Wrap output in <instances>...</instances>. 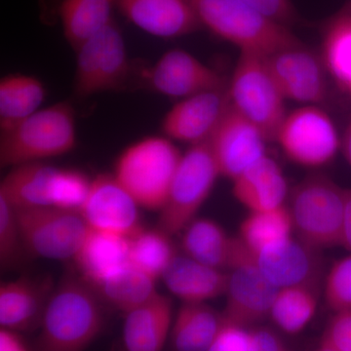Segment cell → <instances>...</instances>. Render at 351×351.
Returning a JSON list of instances; mask_svg holds the SVG:
<instances>
[{
    "instance_id": "60d3db41",
    "label": "cell",
    "mask_w": 351,
    "mask_h": 351,
    "mask_svg": "<svg viewBox=\"0 0 351 351\" xmlns=\"http://www.w3.org/2000/svg\"><path fill=\"white\" fill-rule=\"evenodd\" d=\"M0 351H29L17 332L0 330Z\"/></svg>"
},
{
    "instance_id": "ffe728a7",
    "label": "cell",
    "mask_w": 351,
    "mask_h": 351,
    "mask_svg": "<svg viewBox=\"0 0 351 351\" xmlns=\"http://www.w3.org/2000/svg\"><path fill=\"white\" fill-rule=\"evenodd\" d=\"M173 302L157 294L149 302L125 313L123 339L125 351H162L173 323Z\"/></svg>"
},
{
    "instance_id": "f1b7e54d",
    "label": "cell",
    "mask_w": 351,
    "mask_h": 351,
    "mask_svg": "<svg viewBox=\"0 0 351 351\" xmlns=\"http://www.w3.org/2000/svg\"><path fill=\"white\" fill-rule=\"evenodd\" d=\"M322 61L335 82L351 96V1L323 29Z\"/></svg>"
},
{
    "instance_id": "30bf717a",
    "label": "cell",
    "mask_w": 351,
    "mask_h": 351,
    "mask_svg": "<svg viewBox=\"0 0 351 351\" xmlns=\"http://www.w3.org/2000/svg\"><path fill=\"white\" fill-rule=\"evenodd\" d=\"M230 270L223 320L250 328L269 318L279 289L260 271L254 262L253 253L239 237H235Z\"/></svg>"
},
{
    "instance_id": "3957f363",
    "label": "cell",
    "mask_w": 351,
    "mask_h": 351,
    "mask_svg": "<svg viewBox=\"0 0 351 351\" xmlns=\"http://www.w3.org/2000/svg\"><path fill=\"white\" fill-rule=\"evenodd\" d=\"M202 27L239 48L269 56L302 43L287 25L242 0H189Z\"/></svg>"
},
{
    "instance_id": "836d02e7",
    "label": "cell",
    "mask_w": 351,
    "mask_h": 351,
    "mask_svg": "<svg viewBox=\"0 0 351 351\" xmlns=\"http://www.w3.org/2000/svg\"><path fill=\"white\" fill-rule=\"evenodd\" d=\"M92 180L82 171L57 168L51 184V207L80 212L86 200Z\"/></svg>"
},
{
    "instance_id": "4316f807",
    "label": "cell",
    "mask_w": 351,
    "mask_h": 351,
    "mask_svg": "<svg viewBox=\"0 0 351 351\" xmlns=\"http://www.w3.org/2000/svg\"><path fill=\"white\" fill-rule=\"evenodd\" d=\"M117 0H63L59 15L64 38L75 49L112 22Z\"/></svg>"
},
{
    "instance_id": "7c38bea8",
    "label": "cell",
    "mask_w": 351,
    "mask_h": 351,
    "mask_svg": "<svg viewBox=\"0 0 351 351\" xmlns=\"http://www.w3.org/2000/svg\"><path fill=\"white\" fill-rule=\"evenodd\" d=\"M138 204L114 176L99 175L80 213L92 230L130 239L141 226Z\"/></svg>"
},
{
    "instance_id": "9c48e42d",
    "label": "cell",
    "mask_w": 351,
    "mask_h": 351,
    "mask_svg": "<svg viewBox=\"0 0 351 351\" xmlns=\"http://www.w3.org/2000/svg\"><path fill=\"white\" fill-rule=\"evenodd\" d=\"M274 141L289 160L306 168L327 165L339 147L334 122L324 110L313 105L287 113Z\"/></svg>"
},
{
    "instance_id": "f6af8a7d",
    "label": "cell",
    "mask_w": 351,
    "mask_h": 351,
    "mask_svg": "<svg viewBox=\"0 0 351 351\" xmlns=\"http://www.w3.org/2000/svg\"><path fill=\"white\" fill-rule=\"evenodd\" d=\"M285 351H289V350H287V348H286V350H285Z\"/></svg>"
},
{
    "instance_id": "d6a6232c",
    "label": "cell",
    "mask_w": 351,
    "mask_h": 351,
    "mask_svg": "<svg viewBox=\"0 0 351 351\" xmlns=\"http://www.w3.org/2000/svg\"><path fill=\"white\" fill-rule=\"evenodd\" d=\"M170 235L159 230L143 228L129 240V263L154 279L162 277L177 255Z\"/></svg>"
},
{
    "instance_id": "5b68a950",
    "label": "cell",
    "mask_w": 351,
    "mask_h": 351,
    "mask_svg": "<svg viewBox=\"0 0 351 351\" xmlns=\"http://www.w3.org/2000/svg\"><path fill=\"white\" fill-rule=\"evenodd\" d=\"M182 156L170 138H145L122 152L113 176L138 206L160 211Z\"/></svg>"
},
{
    "instance_id": "e575fe53",
    "label": "cell",
    "mask_w": 351,
    "mask_h": 351,
    "mask_svg": "<svg viewBox=\"0 0 351 351\" xmlns=\"http://www.w3.org/2000/svg\"><path fill=\"white\" fill-rule=\"evenodd\" d=\"M324 299L332 313L351 311V253L337 261L328 272Z\"/></svg>"
},
{
    "instance_id": "f546056e",
    "label": "cell",
    "mask_w": 351,
    "mask_h": 351,
    "mask_svg": "<svg viewBox=\"0 0 351 351\" xmlns=\"http://www.w3.org/2000/svg\"><path fill=\"white\" fill-rule=\"evenodd\" d=\"M46 94L45 86L36 76H4L0 82V130L40 110Z\"/></svg>"
},
{
    "instance_id": "d590c367",
    "label": "cell",
    "mask_w": 351,
    "mask_h": 351,
    "mask_svg": "<svg viewBox=\"0 0 351 351\" xmlns=\"http://www.w3.org/2000/svg\"><path fill=\"white\" fill-rule=\"evenodd\" d=\"M24 248L17 212L0 195V263L2 269L13 267Z\"/></svg>"
},
{
    "instance_id": "8992f818",
    "label": "cell",
    "mask_w": 351,
    "mask_h": 351,
    "mask_svg": "<svg viewBox=\"0 0 351 351\" xmlns=\"http://www.w3.org/2000/svg\"><path fill=\"white\" fill-rule=\"evenodd\" d=\"M230 103L263 132L267 141L276 140L285 119V97L279 89L267 56L240 51L228 87Z\"/></svg>"
},
{
    "instance_id": "e0dca14e",
    "label": "cell",
    "mask_w": 351,
    "mask_h": 351,
    "mask_svg": "<svg viewBox=\"0 0 351 351\" xmlns=\"http://www.w3.org/2000/svg\"><path fill=\"white\" fill-rule=\"evenodd\" d=\"M117 7L129 22L156 38H180L202 27L189 0H117Z\"/></svg>"
},
{
    "instance_id": "ac0fdd59",
    "label": "cell",
    "mask_w": 351,
    "mask_h": 351,
    "mask_svg": "<svg viewBox=\"0 0 351 351\" xmlns=\"http://www.w3.org/2000/svg\"><path fill=\"white\" fill-rule=\"evenodd\" d=\"M50 281L23 277L0 286V325L14 332L40 325L44 309L53 291Z\"/></svg>"
},
{
    "instance_id": "f35d334b",
    "label": "cell",
    "mask_w": 351,
    "mask_h": 351,
    "mask_svg": "<svg viewBox=\"0 0 351 351\" xmlns=\"http://www.w3.org/2000/svg\"><path fill=\"white\" fill-rule=\"evenodd\" d=\"M265 17L287 25L297 21L298 12L292 0H242Z\"/></svg>"
},
{
    "instance_id": "4fadbf2b",
    "label": "cell",
    "mask_w": 351,
    "mask_h": 351,
    "mask_svg": "<svg viewBox=\"0 0 351 351\" xmlns=\"http://www.w3.org/2000/svg\"><path fill=\"white\" fill-rule=\"evenodd\" d=\"M144 78L157 93L171 98L184 99L226 87L225 80L218 71L181 49L164 53L145 69Z\"/></svg>"
},
{
    "instance_id": "9a60e30c",
    "label": "cell",
    "mask_w": 351,
    "mask_h": 351,
    "mask_svg": "<svg viewBox=\"0 0 351 351\" xmlns=\"http://www.w3.org/2000/svg\"><path fill=\"white\" fill-rule=\"evenodd\" d=\"M230 104L228 87L182 99L164 117L163 133L170 140L191 145L206 142Z\"/></svg>"
},
{
    "instance_id": "7bdbcfd3",
    "label": "cell",
    "mask_w": 351,
    "mask_h": 351,
    "mask_svg": "<svg viewBox=\"0 0 351 351\" xmlns=\"http://www.w3.org/2000/svg\"><path fill=\"white\" fill-rule=\"evenodd\" d=\"M341 149H343V156H345L346 161L351 166V122L346 127L345 134H343Z\"/></svg>"
},
{
    "instance_id": "d4e9b609",
    "label": "cell",
    "mask_w": 351,
    "mask_h": 351,
    "mask_svg": "<svg viewBox=\"0 0 351 351\" xmlns=\"http://www.w3.org/2000/svg\"><path fill=\"white\" fill-rule=\"evenodd\" d=\"M56 169L43 162L16 166L2 180L0 195L15 209L51 207V184Z\"/></svg>"
},
{
    "instance_id": "8fae6325",
    "label": "cell",
    "mask_w": 351,
    "mask_h": 351,
    "mask_svg": "<svg viewBox=\"0 0 351 351\" xmlns=\"http://www.w3.org/2000/svg\"><path fill=\"white\" fill-rule=\"evenodd\" d=\"M267 142L263 132L235 110L232 104L209 138L221 177L232 182L267 156Z\"/></svg>"
},
{
    "instance_id": "5bb4252c",
    "label": "cell",
    "mask_w": 351,
    "mask_h": 351,
    "mask_svg": "<svg viewBox=\"0 0 351 351\" xmlns=\"http://www.w3.org/2000/svg\"><path fill=\"white\" fill-rule=\"evenodd\" d=\"M267 64L286 100L319 105L327 93L325 66L302 43L267 56Z\"/></svg>"
},
{
    "instance_id": "1f68e13d",
    "label": "cell",
    "mask_w": 351,
    "mask_h": 351,
    "mask_svg": "<svg viewBox=\"0 0 351 351\" xmlns=\"http://www.w3.org/2000/svg\"><path fill=\"white\" fill-rule=\"evenodd\" d=\"M293 223L288 206L250 212L241 221L239 239L253 254L292 237Z\"/></svg>"
},
{
    "instance_id": "44dd1931",
    "label": "cell",
    "mask_w": 351,
    "mask_h": 351,
    "mask_svg": "<svg viewBox=\"0 0 351 351\" xmlns=\"http://www.w3.org/2000/svg\"><path fill=\"white\" fill-rule=\"evenodd\" d=\"M232 195L250 212L276 209L285 205L287 181L276 161L265 156L233 180Z\"/></svg>"
},
{
    "instance_id": "277c9868",
    "label": "cell",
    "mask_w": 351,
    "mask_h": 351,
    "mask_svg": "<svg viewBox=\"0 0 351 351\" xmlns=\"http://www.w3.org/2000/svg\"><path fill=\"white\" fill-rule=\"evenodd\" d=\"M345 207V189L322 173L306 176L288 206L295 237L318 251L341 246Z\"/></svg>"
},
{
    "instance_id": "74e56055",
    "label": "cell",
    "mask_w": 351,
    "mask_h": 351,
    "mask_svg": "<svg viewBox=\"0 0 351 351\" xmlns=\"http://www.w3.org/2000/svg\"><path fill=\"white\" fill-rule=\"evenodd\" d=\"M207 351H251V329L223 320L213 343Z\"/></svg>"
},
{
    "instance_id": "603a6c76",
    "label": "cell",
    "mask_w": 351,
    "mask_h": 351,
    "mask_svg": "<svg viewBox=\"0 0 351 351\" xmlns=\"http://www.w3.org/2000/svg\"><path fill=\"white\" fill-rule=\"evenodd\" d=\"M73 260L83 279L91 285H98L129 263V240L90 228Z\"/></svg>"
},
{
    "instance_id": "ba28073f",
    "label": "cell",
    "mask_w": 351,
    "mask_h": 351,
    "mask_svg": "<svg viewBox=\"0 0 351 351\" xmlns=\"http://www.w3.org/2000/svg\"><path fill=\"white\" fill-rule=\"evenodd\" d=\"M25 250L48 260H73L90 228L80 212L55 207L16 209Z\"/></svg>"
},
{
    "instance_id": "d6986e66",
    "label": "cell",
    "mask_w": 351,
    "mask_h": 351,
    "mask_svg": "<svg viewBox=\"0 0 351 351\" xmlns=\"http://www.w3.org/2000/svg\"><path fill=\"white\" fill-rule=\"evenodd\" d=\"M161 279L182 302H206L226 294L228 274L177 254Z\"/></svg>"
},
{
    "instance_id": "2e32d148",
    "label": "cell",
    "mask_w": 351,
    "mask_h": 351,
    "mask_svg": "<svg viewBox=\"0 0 351 351\" xmlns=\"http://www.w3.org/2000/svg\"><path fill=\"white\" fill-rule=\"evenodd\" d=\"M318 252L291 237L253 254V258L260 271L276 288L316 287L320 276Z\"/></svg>"
},
{
    "instance_id": "ab89813d",
    "label": "cell",
    "mask_w": 351,
    "mask_h": 351,
    "mask_svg": "<svg viewBox=\"0 0 351 351\" xmlns=\"http://www.w3.org/2000/svg\"><path fill=\"white\" fill-rule=\"evenodd\" d=\"M282 341L267 328L251 329V351H285Z\"/></svg>"
},
{
    "instance_id": "b9f144b4",
    "label": "cell",
    "mask_w": 351,
    "mask_h": 351,
    "mask_svg": "<svg viewBox=\"0 0 351 351\" xmlns=\"http://www.w3.org/2000/svg\"><path fill=\"white\" fill-rule=\"evenodd\" d=\"M341 246L345 247L351 253V189H346L345 218Z\"/></svg>"
},
{
    "instance_id": "ee69618b",
    "label": "cell",
    "mask_w": 351,
    "mask_h": 351,
    "mask_svg": "<svg viewBox=\"0 0 351 351\" xmlns=\"http://www.w3.org/2000/svg\"><path fill=\"white\" fill-rule=\"evenodd\" d=\"M313 351H336V350H331V348H326V346H319V348H316V350H314Z\"/></svg>"
},
{
    "instance_id": "484cf974",
    "label": "cell",
    "mask_w": 351,
    "mask_h": 351,
    "mask_svg": "<svg viewBox=\"0 0 351 351\" xmlns=\"http://www.w3.org/2000/svg\"><path fill=\"white\" fill-rule=\"evenodd\" d=\"M234 243L235 237L213 219L196 218L182 230L184 254L215 269H230Z\"/></svg>"
},
{
    "instance_id": "7a4b0ae2",
    "label": "cell",
    "mask_w": 351,
    "mask_h": 351,
    "mask_svg": "<svg viewBox=\"0 0 351 351\" xmlns=\"http://www.w3.org/2000/svg\"><path fill=\"white\" fill-rule=\"evenodd\" d=\"M0 135V165L16 167L64 156L77 142L75 112L68 101L40 108Z\"/></svg>"
},
{
    "instance_id": "52a82bcc",
    "label": "cell",
    "mask_w": 351,
    "mask_h": 351,
    "mask_svg": "<svg viewBox=\"0 0 351 351\" xmlns=\"http://www.w3.org/2000/svg\"><path fill=\"white\" fill-rule=\"evenodd\" d=\"M221 177L209 140L191 145L182 156L157 228L172 235L182 232L211 195Z\"/></svg>"
},
{
    "instance_id": "cb8c5ba5",
    "label": "cell",
    "mask_w": 351,
    "mask_h": 351,
    "mask_svg": "<svg viewBox=\"0 0 351 351\" xmlns=\"http://www.w3.org/2000/svg\"><path fill=\"white\" fill-rule=\"evenodd\" d=\"M223 324L221 313L206 302H182L170 338L175 351H207Z\"/></svg>"
},
{
    "instance_id": "7402d4cb",
    "label": "cell",
    "mask_w": 351,
    "mask_h": 351,
    "mask_svg": "<svg viewBox=\"0 0 351 351\" xmlns=\"http://www.w3.org/2000/svg\"><path fill=\"white\" fill-rule=\"evenodd\" d=\"M86 66L93 80L95 94L119 89L125 83L129 60L123 36L114 20L92 38Z\"/></svg>"
},
{
    "instance_id": "8d00e7d4",
    "label": "cell",
    "mask_w": 351,
    "mask_h": 351,
    "mask_svg": "<svg viewBox=\"0 0 351 351\" xmlns=\"http://www.w3.org/2000/svg\"><path fill=\"white\" fill-rule=\"evenodd\" d=\"M320 346L336 351H351V311L334 313L321 337Z\"/></svg>"
},
{
    "instance_id": "4dcf8cb0",
    "label": "cell",
    "mask_w": 351,
    "mask_h": 351,
    "mask_svg": "<svg viewBox=\"0 0 351 351\" xmlns=\"http://www.w3.org/2000/svg\"><path fill=\"white\" fill-rule=\"evenodd\" d=\"M317 306L318 295L314 286L281 288L272 304L269 318L286 334H299L313 319Z\"/></svg>"
},
{
    "instance_id": "83f0119b",
    "label": "cell",
    "mask_w": 351,
    "mask_h": 351,
    "mask_svg": "<svg viewBox=\"0 0 351 351\" xmlns=\"http://www.w3.org/2000/svg\"><path fill=\"white\" fill-rule=\"evenodd\" d=\"M99 292L113 307L127 313L156 297V279L127 263L98 285Z\"/></svg>"
},
{
    "instance_id": "6da1fadb",
    "label": "cell",
    "mask_w": 351,
    "mask_h": 351,
    "mask_svg": "<svg viewBox=\"0 0 351 351\" xmlns=\"http://www.w3.org/2000/svg\"><path fill=\"white\" fill-rule=\"evenodd\" d=\"M89 282L68 276L53 289L40 323V351H84L103 326V313Z\"/></svg>"
}]
</instances>
